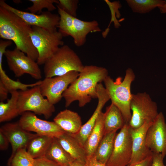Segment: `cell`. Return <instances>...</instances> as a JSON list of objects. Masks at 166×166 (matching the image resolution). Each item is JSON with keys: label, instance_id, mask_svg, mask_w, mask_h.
Here are the masks:
<instances>
[{"label": "cell", "instance_id": "cell-37", "mask_svg": "<svg viewBox=\"0 0 166 166\" xmlns=\"http://www.w3.org/2000/svg\"><path fill=\"white\" fill-rule=\"evenodd\" d=\"M152 161V155L140 161L132 164H128L127 166H151Z\"/></svg>", "mask_w": 166, "mask_h": 166}, {"label": "cell", "instance_id": "cell-18", "mask_svg": "<svg viewBox=\"0 0 166 166\" xmlns=\"http://www.w3.org/2000/svg\"><path fill=\"white\" fill-rule=\"evenodd\" d=\"M73 33L72 38L75 45L78 47L85 43L87 35L90 33L101 31L97 21H84L76 18H73Z\"/></svg>", "mask_w": 166, "mask_h": 166}, {"label": "cell", "instance_id": "cell-40", "mask_svg": "<svg viewBox=\"0 0 166 166\" xmlns=\"http://www.w3.org/2000/svg\"><path fill=\"white\" fill-rule=\"evenodd\" d=\"M158 8L159 9L161 13H166V0H165L164 4Z\"/></svg>", "mask_w": 166, "mask_h": 166}, {"label": "cell", "instance_id": "cell-39", "mask_svg": "<svg viewBox=\"0 0 166 166\" xmlns=\"http://www.w3.org/2000/svg\"><path fill=\"white\" fill-rule=\"evenodd\" d=\"M68 166H86L85 164L75 160Z\"/></svg>", "mask_w": 166, "mask_h": 166}, {"label": "cell", "instance_id": "cell-26", "mask_svg": "<svg viewBox=\"0 0 166 166\" xmlns=\"http://www.w3.org/2000/svg\"><path fill=\"white\" fill-rule=\"evenodd\" d=\"M128 5L135 13L141 14L148 13L158 7L163 6V0H126Z\"/></svg>", "mask_w": 166, "mask_h": 166}, {"label": "cell", "instance_id": "cell-35", "mask_svg": "<svg viewBox=\"0 0 166 166\" xmlns=\"http://www.w3.org/2000/svg\"><path fill=\"white\" fill-rule=\"evenodd\" d=\"M152 156V161L151 166H166L164 163V158L161 154L153 153Z\"/></svg>", "mask_w": 166, "mask_h": 166}, {"label": "cell", "instance_id": "cell-31", "mask_svg": "<svg viewBox=\"0 0 166 166\" xmlns=\"http://www.w3.org/2000/svg\"><path fill=\"white\" fill-rule=\"evenodd\" d=\"M105 1L109 6L111 14V20L109 26L105 31L102 33V36L104 38H105L109 31V27L112 22H114V27L116 28H118L121 26L116 18V16H117L116 15V13L121 17V15L119 9L122 6L119 1H115L113 2H111L108 0H105Z\"/></svg>", "mask_w": 166, "mask_h": 166}, {"label": "cell", "instance_id": "cell-23", "mask_svg": "<svg viewBox=\"0 0 166 166\" xmlns=\"http://www.w3.org/2000/svg\"><path fill=\"white\" fill-rule=\"evenodd\" d=\"M45 156L60 166H68L75 160L54 138Z\"/></svg>", "mask_w": 166, "mask_h": 166}, {"label": "cell", "instance_id": "cell-24", "mask_svg": "<svg viewBox=\"0 0 166 166\" xmlns=\"http://www.w3.org/2000/svg\"><path fill=\"white\" fill-rule=\"evenodd\" d=\"M116 132L104 135L94 154L97 160L106 164L113 151Z\"/></svg>", "mask_w": 166, "mask_h": 166}, {"label": "cell", "instance_id": "cell-19", "mask_svg": "<svg viewBox=\"0 0 166 166\" xmlns=\"http://www.w3.org/2000/svg\"><path fill=\"white\" fill-rule=\"evenodd\" d=\"M63 148L75 160L85 164L87 154L82 146L71 134L64 132L56 138Z\"/></svg>", "mask_w": 166, "mask_h": 166}, {"label": "cell", "instance_id": "cell-14", "mask_svg": "<svg viewBox=\"0 0 166 166\" xmlns=\"http://www.w3.org/2000/svg\"><path fill=\"white\" fill-rule=\"evenodd\" d=\"M152 123L146 121L141 126L136 128L130 127L132 154L129 164L139 162L152 155L153 153L147 147L146 144L147 132Z\"/></svg>", "mask_w": 166, "mask_h": 166}, {"label": "cell", "instance_id": "cell-4", "mask_svg": "<svg viewBox=\"0 0 166 166\" xmlns=\"http://www.w3.org/2000/svg\"><path fill=\"white\" fill-rule=\"evenodd\" d=\"M44 65L45 77L61 76L72 71L79 73L84 66L78 56L67 45L60 46Z\"/></svg>", "mask_w": 166, "mask_h": 166}, {"label": "cell", "instance_id": "cell-38", "mask_svg": "<svg viewBox=\"0 0 166 166\" xmlns=\"http://www.w3.org/2000/svg\"><path fill=\"white\" fill-rule=\"evenodd\" d=\"M9 91L3 84L0 81V101L3 102L7 99Z\"/></svg>", "mask_w": 166, "mask_h": 166}, {"label": "cell", "instance_id": "cell-10", "mask_svg": "<svg viewBox=\"0 0 166 166\" xmlns=\"http://www.w3.org/2000/svg\"><path fill=\"white\" fill-rule=\"evenodd\" d=\"M132 154V141L130 127L125 124L116 134L112 153L107 162V166H127Z\"/></svg>", "mask_w": 166, "mask_h": 166}, {"label": "cell", "instance_id": "cell-6", "mask_svg": "<svg viewBox=\"0 0 166 166\" xmlns=\"http://www.w3.org/2000/svg\"><path fill=\"white\" fill-rule=\"evenodd\" d=\"M18 107L19 115L32 112L35 114L43 115L46 119L49 118L55 111L54 105L44 98L39 85L18 91Z\"/></svg>", "mask_w": 166, "mask_h": 166}, {"label": "cell", "instance_id": "cell-34", "mask_svg": "<svg viewBox=\"0 0 166 166\" xmlns=\"http://www.w3.org/2000/svg\"><path fill=\"white\" fill-rule=\"evenodd\" d=\"M85 164L86 166H107L97 160L94 153L87 156Z\"/></svg>", "mask_w": 166, "mask_h": 166}, {"label": "cell", "instance_id": "cell-25", "mask_svg": "<svg viewBox=\"0 0 166 166\" xmlns=\"http://www.w3.org/2000/svg\"><path fill=\"white\" fill-rule=\"evenodd\" d=\"M10 93L11 97L6 103L0 102V122L10 121L19 115L18 107V91Z\"/></svg>", "mask_w": 166, "mask_h": 166}, {"label": "cell", "instance_id": "cell-33", "mask_svg": "<svg viewBox=\"0 0 166 166\" xmlns=\"http://www.w3.org/2000/svg\"><path fill=\"white\" fill-rule=\"evenodd\" d=\"M34 166H60L45 156L34 159Z\"/></svg>", "mask_w": 166, "mask_h": 166}, {"label": "cell", "instance_id": "cell-32", "mask_svg": "<svg viewBox=\"0 0 166 166\" xmlns=\"http://www.w3.org/2000/svg\"><path fill=\"white\" fill-rule=\"evenodd\" d=\"M78 0H59L57 6L74 18L77 16Z\"/></svg>", "mask_w": 166, "mask_h": 166}, {"label": "cell", "instance_id": "cell-28", "mask_svg": "<svg viewBox=\"0 0 166 166\" xmlns=\"http://www.w3.org/2000/svg\"><path fill=\"white\" fill-rule=\"evenodd\" d=\"M60 17L57 26L58 31L63 37L70 36L72 37L73 33V17L69 15L57 6Z\"/></svg>", "mask_w": 166, "mask_h": 166}, {"label": "cell", "instance_id": "cell-11", "mask_svg": "<svg viewBox=\"0 0 166 166\" xmlns=\"http://www.w3.org/2000/svg\"><path fill=\"white\" fill-rule=\"evenodd\" d=\"M18 123L25 130L38 134L57 138L65 132L55 122L43 120L30 111L21 114Z\"/></svg>", "mask_w": 166, "mask_h": 166}, {"label": "cell", "instance_id": "cell-36", "mask_svg": "<svg viewBox=\"0 0 166 166\" xmlns=\"http://www.w3.org/2000/svg\"><path fill=\"white\" fill-rule=\"evenodd\" d=\"M9 141L5 135L0 130V149L4 150L7 149Z\"/></svg>", "mask_w": 166, "mask_h": 166}, {"label": "cell", "instance_id": "cell-22", "mask_svg": "<svg viewBox=\"0 0 166 166\" xmlns=\"http://www.w3.org/2000/svg\"><path fill=\"white\" fill-rule=\"evenodd\" d=\"M53 138L37 134L28 143L27 152L34 159L45 156Z\"/></svg>", "mask_w": 166, "mask_h": 166}, {"label": "cell", "instance_id": "cell-5", "mask_svg": "<svg viewBox=\"0 0 166 166\" xmlns=\"http://www.w3.org/2000/svg\"><path fill=\"white\" fill-rule=\"evenodd\" d=\"M30 35L32 43L38 54L37 61L39 65L44 64L64 44L63 36L57 30H51L35 26H32Z\"/></svg>", "mask_w": 166, "mask_h": 166}, {"label": "cell", "instance_id": "cell-29", "mask_svg": "<svg viewBox=\"0 0 166 166\" xmlns=\"http://www.w3.org/2000/svg\"><path fill=\"white\" fill-rule=\"evenodd\" d=\"M34 159L27 152L26 149L18 150L12 159L8 160L9 166H34Z\"/></svg>", "mask_w": 166, "mask_h": 166}, {"label": "cell", "instance_id": "cell-27", "mask_svg": "<svg viewBox=\"0 0 166 166\" xmlns=\"http://www.w3.org/2000/svg\"><path fill=\"white\" fill-rule=\"evenodd\" d=\"M42 81H39L35 83L31 84H25L20 82L19 80L14 81L6 74L2 67V64H0V81L1 82L9 91V92L17 91L26 90L28 87L32 88L39 85Z\"/></svg>", "mask_w": 166, "mask_h": 166}, {"label": "cell", "instance_id": "cell-12", "mask_svg": "<svg viewBox=\"0 0 166 166\" xmlns=\"http://www.w3.org/2000/svg\"><path fill=\"white\" fill-rule=\"evenodd\" d=\"M147 147L153 153L161 154L164 158L166 156V123L161 112L148 128L146 135Z\"/></svg>", "mask_w": 166, "mask_h": 166}, {"label": "cell", "instance_id": "cell-7", "mask_svg": "<svg viewBox=\"0 0 166 166\" xmlns=\"http://www.w3.org/2000/svg\"><path fill=\"white\" fill-rule=\"evenodd\" d=\"M130 108L132 113L128 124L132 128L140 127L147 121L153 122L159 113L156 104L145 92L132 94Z\"/></svg>", "mask_w": 166, "mask_h": 166}, {"label": "cell", "instance_id": "cell-16", "mask_svg": "<svg viewBox=\"0 0 166 166\" xmlns=\"http://www.w3.org/2000/svg\"><path fill=\"white\" fill-rule=\"evenodd\" d=\"M97 93L98 103L93 114L88 121L82 125L77 133L72 135L83 147L95 125L98 117L102 112L103 108L107 102L110 100L106 90L101 83L98 84L97 85Z\"/></svg>", "mask_w": 166, "mask_h": 166}, {"label": "cell", "instance_id": "cell-15", "mask_svg": "<svg viewBox=\"0 0 166 166\" xmlns=\"http://www.w3.org/2000/svg\"><path fill=\"white\" fill-rule=\"evenodd\" d=\"M8 139L12 147V152L9 160H11L17 152L26 148L30 141L37 134H33L21 128L17 123H9L0 128Z\"/></svg>", "mask_w": 166, "mask_h": 166}, {"label": "cell", "instance_id": "cell-17", "mask_svg": "<svg viewBox=\"0 0 166 166\" xmlns=\"http://www.w3.org/2000/svg\"><path fill=\"white\" fill-rule=\"evenodd\" d=\"M53 121L65 132L74 135L80 131L82 125L81 117L77 113L66 109L60 111Z\"/></svg>", "mask_w": 166, "mask_h": 166}, {"label": "cell", "instance_id": "cell-21", "mask_svg": "<svg viewBox=\"0 0 166 166\" xmlns=\"http://www.w3.org/2000/svg\"><path fill=\"white\" fill-rule=\"evenodd\" d=\"M105 116V113L102 112L98 117L95 125L86 141L84 148L87 155L94 153L104 136Z\"/></svg>", "mask_w": 166, "mask_h": 166}, {"label": "cell", "instance_id": "cell-8", "mask_svg": "<svg viewBox=\"0 0 166 166\" xmlns=\"http://www.w3.org/2000/svg\"><path fill=\"white\" fill-rule=\"evenodd\" d=\"M9 69L17 77L28 74L37 80L42 78L39 65L25 54L16 47L13 50L6 49L4 53Z\"/></svg>", "mask_w": 166, "mask_h": 166}, {"label": "cell", "instance_id": "cell-20", "mask_svg": "<svg viewBox=\"0 0 166 166\" xmlns=\"http://www.w3.org/2000/svg\"><path fill=\"white\" fill-rule=\"evenodd\" d=\"M126 124L119 109L111 103L107 107L105 112L104 121V134L116 132L121 129Z\"/></svg>", "mask_w": 166, "mask_h": 166}, {"label": "cell", "instance_id": "cell-9", "mask_svg": "<svg viewBox=\"0 0 166 166\" xmlns=\"http://www.w3.org/2000/svg\"><path fill=\"white\" fill-rule=\"evenodd\" d=\"M79 72L70 71L62 75L45 77L39 85L41 93L54 105L61 100L63 93L78 76Z\"/></svg>", "mask_w": 166, "mask_h": 166}, {"label": "cell", "instance_id": "cell-1", "mask_svg": "<svg viewBox=\"0 0 166 166\" xmlns=\"http://www.w3.org/2000/svg\"><path fill=\"white\" fill-rule=\"evenodd\" d=\"M108 74L105 68L95 65L84 66L78 77L63 93L65 107L75 101H78L80 107H83L92 98H97V85L104 81Z\"/></svg>", "mask_w": 166, "mask_h": 166}, {"label": "cell", "instance_id": "cell-3", "mask_svg": "<svg viewBox=\"0 0 166 166\" xmlns=\"http://www.w3.org/2000/svg\"><path fill=\"white\" fill-rule=\"evenodd\" d=\"M135 77L132 69L128 68L126 70L122 81L121 78L119 77L114 81L108 76L103 81L111 103L119 109L127 124H128L132 116L130 103L132 94L131 92V87Z\"/></svg>", "mask_w": 166, "mask_h": 166}, {"label": "cell", "instance_id": "cell-30", "mask_svg": "<svg viewBox=\"0 0 166 166\" xmlns=\"http://www.w3.org/2000/svg\"><path fill=\"white\" fill-rule=\"evenodd\" d=\"M32 3V5L28 7L26 10L29 11L30 13L36 14L41 13L42 10L46 8L48 11L51 12L56 10L57 8L53 5L54 3L57 4L59 0H29Z\"/></svg>", "mask_w": 166, "mask_h": 166}, {"label": "cell", "instance_id": "cell-2", "mask_svg": "<svg viewBox=\"0 0 166 166\" xmlns=\"http://www.w3.org/2000/svg\"><path fill=\"white\" fill-rule=\"evenodd\" d=\"M32 30V26L17 14L0 6V38L13 42L16 48L37 61L38 53L30 35Z\"/></svg>", "mask_w": 166, "mask_h": 166}, {"label": "cell", "instance_id": "cell-13", "mask_svg": "<svg viewBox=\"0 0 166 166\" xmlns=\"http://www.w3.org/2000/svg\"><path fill=\"white\" fill-rule=\"evenodd\" d=\"M0 6L17 14L28 24L46 29L57 30L60 19L59 15L49 11L42 12L38 15L24 11L14 8L6 3L4 0L0 1Z\"/></svg>", "mask_w": 166, "mask_h": 166}]
</instances>
